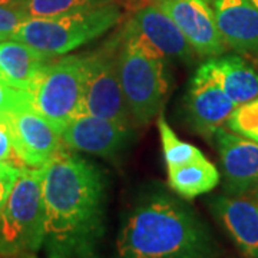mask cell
I'll use <instances>...</instances> for the list:
<instances>
[{"mask_svg": "<svg viewBox=\"0 0 258 258\" xmlns=\"http://www.w3.org/2000/svg\"><path fill=\"white\" fill-rule=\"evenodd\" d=\"M43 169L46 258H101L106 232V182L85 158L60 151Z\"/></svg>", "mask_w": 258, "mask_h": 258, "instance_id": "6da1fadb", "label": "cell"}, {"mask_svg": "<svg viewBox=\"0 0 258 258\" xmlns=\"http://www.w3.org/2000/svg\"><path fill=\"white\" fill-rule=\"evenodd\" d=\"M218 244L189 204L151 188L120 222L113 258H217Z\"/></svg>", "mask_w": 258, "mask_h": 258, "instance_id": "7a4b0ae2", "label": "cell"}, {"mask_svg": "<svg viewBox=\"0 0 258 258\" xmlns=\"http://www.w3.org/2000/svg\"><path fill=\"white\" fill-rule=\"evenodd\" d=\"M118 71L122 92L134 125H147L161 111L166 93L168 78L165 56L134 28L129 20L120 29Z\"/></svg>", "mask_w": 258, "mask_h": 258, "instance_id": "3957f363", "label": "cell"}, {"mask_svg": "<svg viewBox=\"0 0 258 258\" xmlns=\"http://www.w3.org/2000/svg\"><path fill=\"white\" fill-rule=\"evenodd\" d=\"M120 16L119 6L109 3L52 18H29L19 26L12 39L55 57L105 35L119 23Z\"/></svg>", "mask_w": 258, "mask_h": 258, "instance_id": "277c9868", "label": "cell"}, {"mask_svg": "<svg viewBox=\"0 0 258 258\" xmlns=\"http://www.w3.org/2000/svg\"><path fill=\"white\" fill-rule=\"evenodd\" d=\"M43 169L22 168L0 214V258L36 254L45 237Z\"/></svg>", "mask_w": 258, "mask_h": 258, "instance_id": "5b68a950", "label": "cell"}, {"mask_svg": "<svg viewBox=\"0 0 258 258\" xmlns=\"http://www.w3.org/2000/svg\"><path fill=\"white\" fill-rule=\"evenodd\" d=\"M28 93L30 106L60 132L83 113L85 55L52 59Z\"/></svg>", "mask_w": 258, "mask_h": 258, "instance_id": "8992f818", "label": "cell"}, {"mask_svg": "<svg viewBox=\"0 0 258 258\" xmlns=\"http://www.w3.org/2000/svg\"><path fill=\"white\" fill-rule=\"evenodd\" d=\"M120 40L122 32L118 30L101 47L85 55L83 113L134 128L118 71Z\"/></svg>", "mask_w": 258, "mask_h": 258, "instance_id": "52a82bcc", "label": "cell"}, {"mask_svg": "<svg viewBox=\"0 0 258 258\" xmlns=\"http://www.w3.org/2000/svg\"><path fill=\"white\" fill-rule=\"evenodd\" d=\"M2 120L8 125L15 155L28 168H42L62 151L60 132L30 105L10 112Z\"/></svg>", "mask_w": 258, "mask_h": 258, "instance_id": "ba28073f", "label": "cell"}, {"mask_svg": "<svg viewBox=\"0 0 258 258\" xmlns=\"http://www.w3.org/2000/svg\"><path fill=\"white\" fill-rule=\"evenodd\" d=\"M235 108L212 76L208 64H201L191 79L185 98L186 119L192 131L203 137H211L228 122Z\"/></svg>", "mask_w": 258, "mask_h": 258, "instance_id": "9c48e42d", "label": "cell"}, {"mask_svg": "<svg viewBox=\"0 0 258 258\" xmlns=\"http://www.w3.org/2000/svg\"><path fill=\"white\" fill-rule=\"evenodd\" d=\"M155 5L175 22L195 53L218 56L225 42L218 30L214 10L205 0H155Z\"/></svg>", "mask_w": 258, "mask_h": 258, "instance_id": "30bf717a", "label": "cell"}, {"mask_svg": "<svg viewBox=\"0 0 258 258\" xmlns=\"http://www.w3.org/2000/svg\"><path fill=\"white\" fill-rule=\"evenodd\" d=\"M132 129L115 120L82 113L60 131V137L63 145L72 151L113 158L128 145Z\"/></svg>", "mask_w": 258, "mask_h": 258, "instance_id": "8fae6325", "label": "cell"}, {"mask_svg": "<svg viewBox=\"0 0 258 258\" xmlns=\"http://www.w3.org/2000/svg\"><path fill=\"white\" fill-rule=\"evenodd\" d=\"M214 137L221 157L225 194L242 195L258 191V142L222 128Z\"/></svg>", "mask_w": 258, "mask_h": 258, "instance_id": "7c38bea8", "label": "cell"}, {"mask_svg": "<svg viewBox=\"0 0 258 258\" xmlns=\"http://www.w3.org/2000/svg\"><path fill=\"white\" fill-rule=\"evenodd\" d=\"M211 208L237 247L247 257L258 258V191L218 195Z\"/></svg>", "mask_w": 258, "mask_h": 258, "instance_id": "4fadbf2b", "label": "cell"}, {"mask_svg": "<svg viewBox=\"0 0 258 258\" xmlns=\"http://www.w3.org/2000/svg\"><path fill=\"white\" fill-rule=\"evenodd\" d=\"M129 23L165 57L182 62H189L194 57L195 50L184 33L157 5L139 8L129 19Z\"/></svg>", "mask_w": 258, "mask_h": 258, "instance_id": "5bb4252c", "label": "cell"}, {"mask_svg": "<svg viewBox=\"0 0 258 258\" xmlns=\"http://www.w3.org/2000/svg\"><path fill=\"white\" fill-rule=\"evenodd\" d=\"M212 10L225 45L242 52L258 49V8L252 0H214Z\"/></svg>", "mask_w": 258, "mask_h": 258, "instance_id": "9a60e30c", "label": "cell"}, {"mask_svg": "<svg viewBox=\"0 0 258 258\" xmlns=\"http://www.w3.org/2000/svg\"><path fill=\"white\" fill-rule=\"evenodd\" d=\"M53 57L19 40H0V81L29 92Z\"/></svg>", "mask_w": 258, "mask_h": 258, "instance_id": "2e32d148", "label": "cell"}, {"mask_svg": "<svg viewBox=\"0 0 258 258\" xmlns=\"http://www.w3.org/2000/svg\"><path fill=\"white\" fill-rule=\"evenodd\" d=\"M205 63L235 106L257 99L258 72L240 56H221Z\"/></svg>", "mask_w": 258, "mask_h": 258, "instance_id": "e0dca14e", "label": "cell"}, {"mask_svg": "<svg viewBox=\"0 0 258 258\" xmlns=\"http://www.w3.org/2000/svg\"><path fill=\"white\" fill-rule=\"evenodd\" d=\"M220 179L221 175L217 166L205 157L185 165L168 168L169 188L184 200H194L211 192L220 184Z\"/></svg>", "mask_w": 258, "mask_h": 258, "instance_id": "ac0fdd59", "label": "cell"}, {"mask_svg": "<svg viewBox=\"0 0 258 258\" xmlns=\"http://www.w3.org/2000/svg\"><path fill=\"white\" fill-rule=\"evenodd\" d=\"M116 0H25L18 8L28 18H52L79 10L95 9Z\"/></svg>", "mask_w": 258, "mask_h": 258, "instance_id": "d6986e66", "label": "cell"}, {"mask_svg": "<svg viewBox=\"0 0 258 258\" xmlns=\"http://www.w3.org/2000/svg\"><path fill=\"white\" fill-rule=\"evenodd\" d=\"M158 128H159V134H161V142H162L166 168L185 165L188 162H192V161L205 157L198 148L194 147L191 144H186L176 137L175 132L168 125L164 115H161L158 118Z\"/></svg>", "mask_w": 258, "mask_h": 258, "instance_id": "ffe728a7", "label": "cell"}, {"mask_svg": "<svg viewBox=\"0 0 258 258\" xmlns=\"http://www.w3.org/2000/svg\"><path fill=\"white\" fill-rule=\"evenodd\" d=\"M227 125L232 132L258 142V98L237 106Z\"/></svg>", "mask_w": 258, "mask_h": 258, "instance_id": "44dd1931", "label": "cell"}, {"mask_svg": "<svg viewBox=\"0 0 258 258\" xmlns=\"http://www.w3.org/2000/svg\"><path fill=\"white\" fill-rule=\"evenodd\" d=\"M25 105H30L29 93L26 91H19L0 81V120L10 112L16 111Z\"/></svg>", "mask_w": 258, "mask_h": 258, "instance_id": "7402d4cb", "label": "cell"}, {"mask_svg": "<svg viewBox=\"0 0 258 258\" xmlns=\"http://www.w3.org/2000/svg\"><path fill=\"white\" fill-rule=\"evenodd\" d=\"M29 19L18 6L0 3V40H9L13 37L19 26Z\"/></svg>", "mask_w": 258, "mask_h": 258, "instance_id": "603a6c76", "label": "cell"}, {"mask_svg": "<svg viewBox=\"0 0 258 258\" xmlns=\"http://www.w3.org/2000/svg\"><path fill=\"white\" fill-rule=\"evenodd\" d=\"M20 169L22 168L13 165L12 162H0V214L3 211L6 200L18 179Z\"/></svg>", "mask_w": 258, "mask_h": 258, "instance_id": "cb8c5ba5", "label": "cell"}, {"mask_svg": "<svg viewBox=\"0 0 258 258\" xmlns=\"http://www.w3.org/2000/svg\"><path fill=\"white\" fill-rule=\"evenodd\" d=\"M13 145L8 125L0 120V162H9L13 155Z\"/></svg>", "mask_w": 258, "mask_h": 258, "instance_id": "d4e9b609", "label": "cell"}, {"mask_svg": "<svg viewBox=\"0 0 258 258\" xmlns=\"http://www.w3.org/2000/svg\"><path fill=\"white\" fill-rule=\"evenodd\" d=\"M22 2H25V0H0V3H3V5H9V6H19Z\"/></svg>", "mask_w": 258, "mask_h": 258, "instance_id": "484cf974", "label": "cell"}, {"mask_svg": "<svg viewBox=\"0 0 258 258\" xmlns=\"http://www.w3.org/2000/svg\"><path fill=\"white\" fill-rule=\"evenodd\" d=\"M18 258H37L35 254H26V255H22V257H18Z\"/></svg>", "mask_w": 258, "mask_h": 258, "instance_id": "4316f807", "label": "cell"}, {"mask_svg": "<svg viewBox=\"0 0 258 258\" xmlns=\"http://www.w3.org/2000/svg\"><path fill=\"white\" fill-rule=\"evenodd\" d=\"M252 3H254V5L258 8V0H252Z\"/></svg>", "mask_w": 258, "mask_h": 258, "instance_id": "83f0119b", "label": "cell"}, {"mask_svg": "<svg viewBox=\"0 0 258 258\" xmlns=\"http://www.w3.org/2000/svg\"><path fill=\"white\" fill-rule=\"evenodd\" d=\"M205 2H211V0H205Z\"/></svg>", "mask_w": 258, "mask_h": 258, "instance_id": "f1b7e54d", "label": "cell"}]
</instances>
